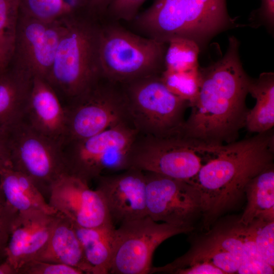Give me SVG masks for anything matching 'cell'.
<instances>
[{
	"label": "cell",
	"instance_id": "cell-3",
	"mask_svg": "<svg viewBox=\"0 0 274 274\" xmlns=\"http://www.w3.org/2000/svg\"><path fill=\"white\" fill-rule=\"evenodd\" d=\"M98 19L68 20L47 81L65 98L63 105L81 94L102 76L99 56L101 25Z\"/></svg>",
	"mask_w": 274,
	"mask_h": 274
},
{
	"label": "cell",
	"instance_id": "cell-12",
	"mask_svg": "<svg viewBox=\"0 0 274 274\" xmlns=\"http://www.w3.org/2000/svg\"><path fill=\"white\" fill-rule=\"evenodd\" d=\"M68 20L44 21L19 11L11 61L47 80Z\"/></svg>",
	"mask_w": 274,
	"mask_h": 274
},
{
	"label": "cell",
	"instance_id": "cell-16",
	"mask_svg": "<svg viewBox=\"0 0 274 274\" xmlns=\"http://www.w3.org/2000/svg\"><path fill=\"white\" fill-rule=\"evenodd\" d=\"M24 118L37 131L61 145L65 134V109L56 92L43 78L33 77Z\"/></svg>",
	"mask_w": 274,
	"mask_h": 274
},
{
	"label": "cell",
	"instance_id": "cell-19",
	"mask_svg": "<svg viewBox=\"0 0 274 274\" xmlns=\"http://www.w3.org/2000/svg\"><path fill=\"white\" fill-rule=\"evenodd\" d=\"M132 21L148 38L164 43L176 38H185L183 0H155Z\"/></svg>",
	"mask_w": 274,
	"mask_h": 274
},
{
	"label": "cell",
	"instance_id": "cell-11",
	"mask_svg": "<svg viewBox=\"0 0 274 274\" xmlns=\"http://www.w3.org/2000/svg\"><path fill=\"white\" fill-rule=\"evenodd\" d=\"M144 173L148 216L155 221L192 230L194 219L201 213L200 195L195 185L155 173Z\"/></svg>",
	"mask_w": 274,
	"mask_h": 274
},
{
	"label": "cell",
	"instance_id": "cell-17",
	"mask_svg": "<svg viewBox=\"0 0 274 274\" xmlns=\"http://www.w3.org/2000/svg\"><path fill=\"white\" fill-rule=\"evenodd\" d=\"M183 3L185 38L200 49L216 35L237 26L228 13L226 0H183Z\"/></svg>",
	"mask_w": 274,
	"mask_h": 274
},
{
	"label": "cell",
	"instance_id": "cell-34",
	"mask_svg": "<svg viewBox=\"0 0 274 274\" xmlns=\"http://www.w3.org/2000/svg\"><path fill=\"white\" fill-rule=\"evenodd\" d=\"M81 270L63 264L33 260L23 265L18 274H83Z\"/></svg>",
	"mask_w": 274,
	"mask_h": 274
},
{
	"label": "cell",
	"instance_id": "cell-29",
	"mask_svg": "<svg viewBox=\"0 0 274 274\" xmlns=\"http://www.w3.org/2000/svg\"><path fill=\"white\" fill-rule=\"evenodd\" d=\"M245 226L255 242L262 258L273 267L274 220L256 219Z\"/></svg>",
	"mask_w": 274,
	"mask_h": 274
},
{
	"label": "cell",
	"instance_id": "cell-30",
	"mask_svg": "<svg viewBox=\"0 0 274 274\" xmlns=\"http://www.w3.org/2000/svg\"><path fill=\"white\" fill-rule=\"evenodd\" d=\"M19 0H0V43L13 55Z\"/></svg>",
	"mask_w": 274,
	"mask_h": 274
},
{
	"label": "cell",
	"instance_id": "cell-38",
	"mask_svg": "<svg viewBox=\"0 0 274 274\" xmlns=\"http://www.w3.org/2000/svg\"><path fill=\"white\" fill-rule=\"evenodd\" d=\"M8 167H12L9 151L5 137L0 135V172Z\"/></svg>",
	"mask_w": 274,
	"mask_h": 274
},
{
	"label": "cell",
	"instance_id": "cell-27",
	"mask_svg": "<svg viewBox=\"0 0 274 274\" xmlns=\"http://www.w3.org/2000/svg\"><path fill=\"white\" fill-rule=\"evenodd\" d=\"M164 56V70L174 72L199 68L200 48L194 41L182 38L170 40Z\"/></svg>",
	"mask_w": 274,
	"mask_h": 274
},
{
	"label": "cell",
	"instance_id": "cell-33",
	"mask_svg": "<svg viewBox=\"0 0 274 274\" xmlns=\"http://www.w3.org/2000/svg\"><path fill=\"white\" fill-rule=\"evenodd\" d=\"M146 0H111L105 17L112 21H132Z\"/></svg>",
	"mask_w": 274,
	"mask_h": 274
},
{
	"label": "cell",
	"instance_id": "cell-25",
	"mask_svg": "<svg viewBox=\"0 0 274 274\" xmlns=\"http://www.w3.org/2000/svg\"><path fill=\"white\" fill-rule=\"evenodd\" d=\"M199 262H208L218 267L225 273H237L242 261L230 252L205 239L172 263L161 267L152 266L150 273H173L178 269Z\"/></svg>",
	"mask_w": 274,
	"mask_h": 274
},
{
	"label": "cell",
	"instance_id": "cell-21",
	"mask_svg": "<svg viewBox=\"0 0 274 274\" xmlns=\"http://www.w3.org/2000/svg\"><path fill=\"white\" fill-rule=\"evenodd\" d=\"M0 183L7 202L18 213L38 210L58 213L27 177L12 167L0 172Z\"/></svg>",
	"mask_w": 274,
	"mask_h": 274
},
{
	"label": "cell",
	"instance_id": "cell-28",
	"mask_svg": "<svg viewBox=\"0 0 274 274\" xmlns=\"http://www.w3.org/2000/svg\"><path fill=\"white\" fill-rule=\"evenodd\" d=\"M199 68L183 72L164 70L161 78L172 93L188 101L190 106L197 97L199 90Z\"/></svg>",
	"mask_w": 274,
	"mask_h": 274
},
{
	"label": "cell",
	"instance_id": "cell-39",
	"mask_svg": "<svg viewBox=\"0 0 274 274\" xmlns=\"http://www.w3.org/2000/svg\"><path fill=\"white\" fill-rule=\"evenodd\" d=\"M111 0H89L94 15L99 19L105 18Z\"/></svg>",
	"mask_w": 274,
	"mask_h": 274
},
{
	"label": "cell",
	"instance_id": "cell-22",
	"mask_svg": "<svg viewBox=\"0 0 274 274\" xmlns=\"http://www.w3.org/2000/svg\"><path fill=\"white\" fill-rule=\"evenodd\" d=\"M247 204L238 223L249 225L256 219L274 220V168L270 165L246 185Z\"/></svg>",
	"mask_w": 274,
	"mask_h": 274
},
{
	"label": "cell",
	"instance_id": "cell-32",
	"mask_svg": "<svg viewBox=\"0 0 274 274\" xmlns=\"http://www.w3.org/2000/svg\"><path fill=\"white\" fill-rule=\"evenodd\" d=\"M18 212L7 201L0 183V261L5 259V249L14 221Z\"/></svg>",
	"mask_w": 274,
	"mask_h": 274
},
{
	"label": "cell",
	"instance_id": "cell-2",
	"mask_svg": "<svg viewBox=\"0 0 274 274\" xmlns=\"http://www.w3.org/2000/svg\"><path fill=\"white\" fill-rule=\"evenodd\" d=\"M273 156L272 129L221 145L192 181L200 193L207 228L234 204L252 178L273 164Z\"/></svg>",
	"mask_w": 274,
	"mask_h": 274
},
{
	"label": "cell",
	"instance_id": "cell-24",
	"mask_svg": "<svg viewBox=\"0 0 274 274\" xmlns=\"http://www.w3.org/2000/svg\"><path fill=\"white\" fill-rule=\"evenodd\" d=\"M72 224L85 257L92 268V274L109 273L116 228L115 225L84 228Z\"/></svg>",
	"mask_w": 274,
	"mask_h": 274
},
{
	"label": "cell",
	"instance_id": "cell-4",
	"mask_svg": "<svg viewBox=\"0 0 274 274\" xmlns=\"http://www.w3.org/2000/svg\"><path fill=\"white\" fill-rule=\"evenodd\" d=\"M166 44L133 33L116 23L101 26L99 56L102 76L120 84L164 70Z\"/></svg>",
	"mask_w": 274,
	"mask_h": 274
},
{
	"label": "cell",
	"instance_id": "cell-20",
	"mask_svg": "<svg viewBox=\"0 0 274 274\" xmlns=\"http://www.w3.org/2000/svg\"><path fill=\"white\" fill-rule=\"evenodd\" d=\"M33 260L69 265L84 273H93L72 222L59 213L48 243Z\"/></svg>",
	"mask_w": 274,
	"mask_h": 274
},
{
	"label": "cell",
	"instance_id": "cell-26",
	"mask_svg": "<svg viewBox=\"0 0 274 274\" xmlns=\"http://www.w3.org/2000/svg\"><path fill=\"white\" fill-rule=\"evenodd\" d=\"M20 12L44 21L96 17L89 0H19Z\"/></svg>",
	"mask_w": 274,
	"mask_h": 274
},
{
	"label": "cell",
	"instance_id": "cell-40",
	"mask_svg": "<svg viewBox=\"0 0 274 274\" xmlns=\"http://www.w3.org/2000/svg\"><path fill=\"white\" fill-rule=\"evenodd\" d=\"M12 58V54L0 43V74L9 67Z\"/></svg>",
	"mask_w": 274,
	"mask_h": 274
},
{
	"label": "cell",
	"instance_id": "cell-8",
	"mask_svg": "<svg viewBox=\"0 0 274 274\" xmlns=\"http://www.w3.org/2000/svg\"><path fill=\"white\" fill-rule=\"evenodd\" d=\"M64 107L66 129L61 145L88 138L119 123H131L121 84L102 76Z\"/></svg>",
	"mask_w": 274,
	"mask_h": 274
},
{
	"label": "cell",
	"instance_id": "cell-37",
	"mask_svg": "<svg viewBox=\"0 0 274 274\" xmlns=\"http://www.w3.org/2000/svg\"><path fill=\"white\" fill-rule=\"evenodd\" d=\"M259 23L270 29L274 24V0H261V5L258 11Z\"/></svg>",
	"mask_w": 274,
	"mask_h": 274
},
{
	"label": "cell",
	"instance_id": "cell-1",
	"mask_svg": "<svg viewBox=\"0 0 274 274\" xmlns=\"http://www.w3.org/2000/svg\"><path fill=\"white\" fill-rule=\"evenodd\" d=\"M239 43L229 38L227 49L217 62L199 68L200 88L182 131L187 136L211 145L237 141L245 127L246 104L251 80L239 56Z\"/></svg>",
	"mask_w": 274,
	"mask_h": 274
},
{
	"label": "cell",
	"instance_id": "cell-31",
	"mask_svg": "<svg viewBox=\"0 0 274 274\" xmlns=\"http://www.w3.org/2000/svg\"><path fill=\"white\" fill-rule=\"evenodd\" d=\"M206 239L239 258L241 263L249 260L237 226L215 231Z\"/></svg>",
	"mask_w": 274,
	"mask_h": 274
},
{
	"label": "cell",
	"instance_id": "cell-41",
	"mask_svg": "<svg viewBox=\"0 0 274 274\" xmlns=\"http://www.w3.org/2000/svg\"><path fill=\"white\" fill-rule=\"evenodd\" d=\"M0 274H17L16 271L5 260L0 263Z\"/></svg>",
	"mask_w": 274,
	"mask_h": 274
},
{
	"label": "cell",
	"instance_id": "cell-36",
	"mask_svg": "<svg viewBox=\"0 0 274 274\" xmlns=\"http://www.w3.org/2000/svg\"><path fill=\"white\" fill-rule=\"evenodd\" d=\"M237 273H273V267L266 262L248 260L241 264Z\"/></svg>",
	"mask_w": 274,
	"mask_h": 274
},
{
	"label": "cell",
	"instance_id": "cell-14",
	"mask_svg": "<svg viewBox=\"0 0 274 274\" xmlns=\"http://www.w3.org/2000/svg\"><path fill=\"white\" fill-rule=\"evenodd\" d=\"M95 181L114 225L148 216L144 172L130 167L102 175Z\"/></svg>",
	"mask_w": 274,
	"mask_h": 274
},
{
	"label": "cell",
	"instance_id": "cell-10",
	"mask_svg": "<svg viewBox=\"0 0 274 274\" xmlns=\"http://www.w3.org/2000/svg\"><path fill=\"white\" fill-rule=\"evenodd\" d=\"M191 231L158 223L148 216L122 223L115 229L109 273H150L156 248L167 238Z\"/></svg>",
	"mask_w": 274,
	"mask_h": 274
},
{
	"label": "cell",
	"instance_id": "cell-13",
	"mask_svg": "<svg viewBox=\"0 0 274 274\" xmlns=\"http://www.w3.org/2000/svg\"><path fill=\"white\" fill-rule=\"evenodd\" d=\"M48 202L57 213L79 226L114 225L100 192L68 174L62 176L53 185Z\"/></svg>",
	"mask_w": 274,
	"mask_h": 274
},
{
	"label": "cell",
	"instance_id": "cell-23",
	"mask_svg": "<svg viewBox=\"0 0 274 274\" xmlns=\"http://www.w3.org/2000/svg\"><path fill=\"white\" fill-rule=\"evenodd\" d=\"M248 93L256 104L247 113L245 127L250 132L262 133L274 126V74L264 72L258 78L251 79Z\"/></svg>",
	"mask_w": 274,
	"mask_h": 274
},
{
	"label": "cell",
	"instance_id": "cell-15",
	"mask_svg": "<svg viewBox=\"0 0 274 274\" xmlns=\"http://www.w3.org/2000/svg\"><path fill=\"white\" fill-rule=\"evenodd\" d=\"M58 213L38 210L19 212L5 249V259L17 274L44 249L50 237Z\"/></svg>",
	"mask_w": 274,
	"mask_h": 274
},
{
	"label": "cell",
	"instance_id": "cell-5",
	"mask_svg": "<svg viewBox=\"0 0 274 274\" xmlns=\"http://www.w3.org/2000/svg\"><path fill=\"white\" fill-rule=\"evenodd\" d=\"M221 145L190 138L182 130L166 135L138 133L129 156L130 167L192 182L203 164Z\"/></svg>",
	"mask_w": 274,
	"mask_h": 274
},
{
	"label": "cell",
	"instance_id": "cell-35",
	"mask_svg": "<svg viewBox=\"0 0 274 274\" xmlns=\"http://www.w3.org/2000/svg\"><path fill=\"white\" fill-rule=\"evenodd\" d=\"M173 273L176 274H225L221 269L208 262H199L192 263L188 266L178 269Z\"/></svg>",
	"mask_w": 274,
	"mask_h": 274
},
{
	"label": "cell",
	"instance_id": "cell-18",
	"mask_svg": "<svg viewBox=\"0 0 274 274\" xmlns=\"http://www.w3.org/2000/svg\"><path fill=\"white\" fill-rule=\"evenodd\" d=\"M33 76L14 64L0 74V135L25 115Z\"/></svg>",
	"mask_w": 274,
	"mask_h": 274
},
{
	"label": "cell",
	"instance_id": "cell-6",
	"mask_svg": "<svg viewBox=\"0 0 274 274\" xmlns=\"http://www.w3.org/2000/svg\"><path fill=\"white\" fill-rule=\"evenodd\" d=\"M138 134L132 124L127 122L88 138L62 144L67 174L89 184L102 175L130 168V151Z\"/></svg>",
	"mask_w": 274,
	"mask_h": 274
},
{
	"label": "cell",
	"instance_id": "cell-7",
	"mask_svg": "<svg viewBox=\"0 0 274 274\" xmlns=\"http://www.w3.org/2000/svg\"><path fill=\"white\" fill-rule=\"evenodd\" d=\"M121 84L129 119L138 133L166 135L182 130L189 102L172 93L161 75Z\"/></svg>",
	"mask_w": 274,
	"mask_h": 274
},
{
	"label": "cell",
	"instance_id": "cell-9",
	"mask_svg": "<svg viewBox=\"0 0 274 274\" xmlns=\"http://www.w3.org/2000/svg\"><path fill=\"white\" fill-rule=\"evenodd\" d=\"M5 138L12 168L27 177L48 199L53 185L67 174L60 144L37 131L24 117Z\"/></svg>",
	"mask_w": 274,
	"mask_h": 274
}]
</instances>
